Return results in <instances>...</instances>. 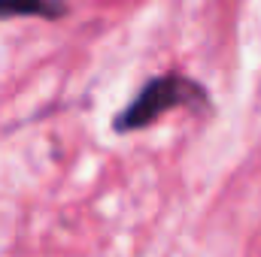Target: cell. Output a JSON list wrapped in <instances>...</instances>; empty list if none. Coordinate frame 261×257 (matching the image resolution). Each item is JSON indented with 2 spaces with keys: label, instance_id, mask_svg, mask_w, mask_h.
<instances>
[{
  "label": "cell",
  "instance_id": "obj_1",
  "mask_svg": "<svg viewBox=\"0 0 261 257\" xmlns=\"http://www.w3.org/2000/svg\"><path fill=\"white\" fill-rule=\"evenodd\" d=\"M192 103H206L203 88L186 79V76H158L152 82L143 85V91L125 106V112L116 118V130L128 133V130H140L152 121H158L164 112L176 109V106H192Z\"/></svg>",
  "mask_w": 261,
  "mask_h": 257
},
{
  "label": "cell",
  "instance_id": "obj_2",
  "mask_svg": "<svg viewBox=\"0 0 261 257\" xmlns=\"http://www.w3.org/2000/svg\"><path fill=\"white\" fill-rule=\"evenodd\" d=\"M64 12V0H0V18H18V15L61 18Z\"/></svg>",
  "mask_w": 261,
  "mask_h": 257
}]
</instances>
